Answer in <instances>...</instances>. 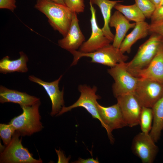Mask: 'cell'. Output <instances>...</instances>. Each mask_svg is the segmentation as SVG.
Wrapping results in <instances>:
<instances>
[{
	"label": "cell",
	"mask_w": 163,
	"mask_h": 163,
	"mask_svg": "<svg viewBox=\"0 0 163 163\" xmlns=\"http://www.w3.org/2000/svg\"><path fill=\"white\" fill-rule=\"evenodd\" d=\"M35 8L46 15L54 30L58 31L63 37L66 35L73 13L68 7L50 0H37Z\"/></svg>",
	"instance_id": "cell-1"
},
{
	"label": "cell",
	"mask_w": 163,
	"mask_h": 163,
	"mask_svg": "<svg viewBox=\"0 0 163 163\" xmlns=\"http://www.w3.org/2000/svg\"><path fill=\"white\" fill-rule=\"evenodd\" d=\"M40 101L31 106H20L22 113L11 120L9 123L21 136H31L43 128L39 112Z\"/></svg>",
	"instance_id": "cell-2"
},
{
	"label": "cell",
	"mask_w": 163,
	"mask_h": 163,
	"mask_svg": "<svg viewBox=\"0 0 163 163\" xmlns=\"http://www.w3.org/2000/svg\"><path fill=\"white\" fill-rule=\"evenodd\" d=\"M163 46V37L155 33L151 34L149 39L141 45L133 58L124 62L129 71L140 70L147 67L161 48Z\"/></svg>",
	"instance_id": "cell-3"
},
{
	"label": "cell",
	"mask_w": 163,
	"mask_h": 163,
	"mask_svg": "<svg viewBox=\"0 0 163 163\" xmlns=\"http://www.w3.org/2000/svg\"><path fill=\"white\" fill-rule=\"evenodd\" d=\"M70 52L73 56L71 66L77 64L80 59L83 57L91 58V62L100 64L110 67L120 63L126 62L128 59V56L122 53L119 49L110 44L92 52L84 53L77 50Z\"/></svg>",
	"instance_id": "cell-4"
},
{
	"label": "cell",
	"mask_w": 163,
	"mask_h": 163,
	"mask_svg": "<svg viewBox=\"0 0 163 163\" xmlns=\"http://www.w3.org/2000/svg\"><path fill=\"white\" fill-rule=\"evenodd\" d=\"M20 133H14L9 144L1 152L0 162L4 163H41L40 158H34L28 149L22 144V139H20Z\"/></svg>",
	"instance_id": "cell-5"
},
{
	"label": "cell",
	"mask_w": 163,
	"mask_h": 163,
	"mask_svg": "<svg viewBox=\"0 0 163 163\" xmlns=\"http://www.w3.org/2000/svg\"><path fill=\"white\" fill-rule=\"evenodd\" d=\"M123 62L107 69L114 83L112 86L113 94L116 98L120 95L133 93L139 78L132 75Z\"/></svg>",
	"instance_id": "cell-6"
},
{
	"label": "cell",
	"mask_w": 163,
	"mask_h": 163,
	"mask_svg": "<svg viewBox=\"0 0 163 163\" xmlns=\"http://www.w3.org/2000/svg\"><path fill=\"white\" fill-rule=\"evenodd\" d=\"M139 78L133 94L142 107L152 108L163 96V82Z\"/></svg>",
	"instance_id": "cell-7"
},
{
	"label": "cell",
	"mask_w": 163,
	"mask_h": 163,
	"mask_svg": "<svg viewBox=\"0 0 163 163\" xmlns=\"http://www.w3.org/2000/svg\"><path fill=\"white\" fill-rule=\"evenodd\" d=\"M80 95L78 99L73 104L67 107H63L59 112L56 115H61L76 107H81L85 108L93 118L97 119L101 122L98 113L97 100L101 97L96 94L97 88L94 86L91 87L86 85H80L78 87Z\"/></svg>",
	"instance_id": "cell-8"
},
{
	"label": "cell",
	"mask_w": 163,
	"mask_h": 163,
	"mask_svg": "<svg viewBox=\"0 0 163 163\" xmlns=\"http://www.w3.org/2000/svg\"><path fill=\"white\" fill-rule=\"evenodd\" d=\"M97 106L102 126L106 130L110 142L113 143L114 139L112 134V131L127 126L120 108L117 103L106 107L97 102Z\"/></svg>",
	"instance_id": "cell-9"
},
{
	"label": "cell",
	"mask_w": 163,
	"mask_h": 163,
	"mask_svg": "<svg viewBox=\"0 0 163 163\" xmlns=\"http://www.w3.org/2000/svg\"><path fill=\"white\" fill-rule=\"evenodd\" d=\"M149 133H139L133 139L131 149L143 163H153L158 149Z\"/></svg>",
	"instance_id": "cell-10"
},
{
	"label": "cell",
	"mask_w": 163,
	"mask_h": 163,
	"mask_svg": "<svg viewBox=\"0 0 163 163\" xmlns=\"http://www.w3.org/2000/svg\"><path fill=\"white\" fill-rule=\"evenodd\" d=\"M91 17L90 20L91 33L88 39L84 42L80 47L79 51L88 53L94 51L110 44L111 42L104 35L102 30L97 24L96 9L89 2Z\"/></svg>",
	"instance_id": "cell-11"
},
{
	"label": "cell",
	"mask_w": 163,
	"mask_h": 163,
	"mask_svg": "<svg viewBox=\"0 0 163 163\" xmlns=\"http://www.w3.org/2000/svg\"><path fill=\"white\" fill-rule=\"evenodd\" d=\"M127 126L133 127L139 124L142 107L133 93L116 97Z\"/></svg>",
	"instance_id": "cell-12"
},
{
	"label": "cell",
	"mask_w": 163,
	"mask_h": 163,
	"mask_svg": "<svg viewBox=\"0 0 163 163\" xmlns=\"http://www.w3.org/2000/svg\"><path fill=\"white\" fill-rule=\"evenodd\" d=\"M62 77L61 75L58 79L51 82L44 81L33 75H30L29 79L42 86L49 96L52 103V110L50 115L53 116L57 115L64 106L63 98L64 88L62 91L59 90V82Z\"/></svg>",
	"instance_id": "cell-13"
},
{
	"label": "cell",
	"mask_w": 163,
	"mask_h": 163,
	"mask_svg": "<svg viewBox=\"0 0 163 163\" xmlns=\"http://www.w3.org/2000/svg\"><path fill=\"white\" fill-rule=\"evenodd\" d=\"M77 14L73 12L72 19L66 35L58 40L59 46L69 52L77 50L85 41V37L79 27Z\"/></svg>",
	"instance_id": "cell-14"
},
{
	"label": "cell",
	"mask_w": 163,
	"mask_h": 163,
	"mask_svg": "<svg viewBox=\"0 0 163 163\" xmlns=\"http://www.w3.org/2000/svg\"><path fill=\"white\" fill-rule=\"evenodd\" d=\"M128 71L139 78L163 82V46L147 67L140 70Z\"/></svg>",
	"instance_id": "cell-15"
},
{
	"label": "cell",
	"mask_w": 163,
	"mask_h": 163,
	"mask_svg": "<svg viewBox=\"0 0 163 163\" xmlns=\"http://www.w3.org/2000/svg\"><path fill=\"white\" fill-rule=\"evenodd\" d=\"M136 23H130L129 21L120 12L116 10L111 16L109 23V26L114 27L116 33L112 45L119 49L128 31L133 28Z\"/></svg>",
	"instance_id": "cell-16"
},
{
	"label": "cell",
	"mask_w": 163,
	"mask_h": 163,
	"mask_svg": "<svg viewBox=\"0 0 163 163\" xmlns=\"http://www.w3.org/2000/svg\"><path fill=\"white\" fill-rule=\"evenodd\" d=\"M40 101L39 98L30 95L26 92L0 86V102L2 104L12 102L20 106H28L33 105Z\"/></svg>",
	"instance_id": "cell-17"
},
{
	"label": "cell",
	"mask_w": 163,
	"mask_h": 163,
	"mask_svg": "<svg viewBox=\"0 0 163 163\" xmlns=\"http://www.w3.org/2000/svg\"><path fill=\"white\" fill-rule=\"evenodd\" d=\"M149 24L144 21L136 23L131 32L126 36L119 48L123 53H129L132 46L138 40L145 38L149 33Z\"/></svg>",
	"instance_id": "cell-18"
},
{
	"label": "cell",
	"mask_w": 163,
	"mask_h": 163,
	"mask_svg": "<svg viewBox=\"0 0 163 163\" xmlns=\"http://www.w3.org/2000/svg\"><path fill=\"white\" fill-rule=\"evenodd\" d=\"M123 2L122 0H90L89 2L92 5H96L100 8L104 21V26L101 29L105 36L111 42H113L114 37L109 25L111 10L117 4Z\"/></svg>",
	"instance_id": "cell-19"
},
{
	"label": "cell",
	"mask_w": 163,
	"mask_h": 163,
	"mask_svg": "<svg viewBox=\"0 0 163 163\" xmlns=\"http://www.w3.org/2000/svg\"><path fill=\"white\" fill-rule=\"evenodd\" d=\"M20 57L16 59L11 60L8 56L0 61V72L4 74L15 72L25 73L28 71L27 62L28 59L22 51L19 52Z\"/></svg>",
	"instance_id": "cell-20"
},
{
	"label": "cell",
	"mask_w": 163,
	"mask_h": 163,
	"mask_svg": "<svg viewBox=\"0 0 163 163\" xmlns=\"http://www.w3.org/2000/svg\"><path fill=\"white\" fill-rule=\"evenodd\" d=\"M152 108L153 121L152 129L149 134L156 142L159 140L163 130V96Z\"/></svg>",
	"instance_id": "cell-21"
},
{
	"label": "cell",
	"mask_w": 163,
	"mask_h": 163,
	"mask_svg": "<svg viewBox=\"0 0 163 163\" xmlns=\"http://www.w3.org/2000/svg\"><path fill=\"white\" fill-rule=\"evenodd\" d=\"M114 8L121 13L129 21H134L136 23L145 21L146 18L135 4L125 5L118 3Z\"/></svg>",
	"instance_id": "cell-22"
},
{
	"label": "cell",
	"mask_w": 163,
	"mask_h": 163,
	"mask_svg": "<svg viewBox=\"0 0 163 163\" xmlns=\"http://www.w3.org/2000/svg\"><path fill=\"white\" fill-rule=\"evenodd\" d=\"M153 121V114L152 108L142 107L139 123L142 132L149 134L152 129Z\"/></svg>",
	"instance_id": "cell-23"
},
{
	"label": "cell",
	"mask_w": 163,
	"mask_h": 163,
	"mask_svg": "<svg viewBox=\"0 0 163 163\" xmlns=\"http://www.w3.org/2000/svg\"><path fill=\"white\" fill-rule=\"evenodd\" d=\"M15 131L13 126L9 123L0 124V136L5 146L11 142Z\"/></svg>",
	"instance_id": "cell-24"
},
{
	"label": "cell",
	"mask_w": 163,
	"mask_h": 163,
	"mask_svg": "<svg viewBox=\"0 0 163 163\" xmlns=\"http://www.w3.org/2000/svg\"><path fill=\"white\" fill-rule=\"evenodd\" d=\"M135 4L146 18H150L156 8L150 0H134Z\"/></svg>",
	"instance_id": "cell-25"
},
{
	"label": "cell",
	"mask_w": 163,
	"mask_h": 163,
	"mask_svg": "<svg viewBox=\"0 0 163 163\" xmlns=\"http://www.w3.org/2000/svg\"><path fill=\"white\" fill-rule=\"evenodd\" d=\"M65 5L73 12L79 14L84 11V0H65Z\"/></svg>",
	"instance_id": "cell-26"
},
{
	"label": "cell",
	"mask_w": 163,
	"mask_h": 163,
	"mask_svg": "<svg viewBox=\"0 0 163 163\" xmlns=\"http://www.w3.org/2000/svg\"><path fill=\"white\" fill-rule=\"evenodd\" d=\"M151 24H154L163 21V5L156 8L151 18Z\"/></svg>",
	"instance_id": "cell-27"
},
{
	"label": "cell",
	"mask_w": 163,
	"mask_h": 163,
	"mask_svg": "<svg viewBox=\"0 0 163 163\" xmlns=\"http://www.w3.org/2000/svg\"><path fill=\"white\" fill-rule=\"evenodd\" d=\"M149 33H155L163 37V21L154 24H149Z\"/></svg>",
	"instance_id": "cell-28"
},
{
	"label": "cell",
	"mask_w": 163,
	"mask_h": 163,
	"mask_svg": "<svg viewBox=\"0 0 163 163\" xmlns=\"http://www.w3.org/2000/svg\"><path fill=\"white\" fill-rule=\"evenodd\" d=\"M16 0H0V8L13 11L16 8Z\"/></svg>",
	"instance_id": "cell-29"
},
{
	"label": "cell",
	"mask_w": 163,
	"mask_h": 163,
	"mask_svg": "<svg viewBox=\"0 0 163 163\" xmlns=\"http://www.w3.org/2000/svg\"><path fill=\"white\" fill-rule=\"evenodd\" d=\"M73 163H99L97 158L94 159L93 158H89L86 159H83L79 158L78 159L75 161Z\"/></svg>",
	"instance_id": "cell-30"
},
{
	"label": "cell",
	"mask_w": 163,
	"mask_h": 163,
	"mask_svg": "<svg viewBox=\"0 0 163 163\" xmlns=\"http://www.w3.org/2000/svg\"><path fill=\"white\" fill-rule=\"evenodd\" d=\"M156 8L160 6L162 0H150Z\"/></svg>",
	"instance_id": "cell-31"
},
{
	"label": "cell",
	"mask_w": 163,
	"mask_h": 163,
	"mask_svg": "<svg viewBox=\"0 0 163 163\" xmlns=\"http://www.w3.org/2000/svg\"><path fill=\"white\" fill-rule=\"evenodd\" d=\"M50 0L58 4L65 5V0Z\"/></svg>",
	"instance_id": "cell-32"
},
{
	"label": "cell",
	"mask_w": 163,
	"mask_h": 163,
	"mask_svg": "<svg viewBox=\"0 0 163 163\" xmlns=\"http://www.w3.org/2000/svg\"><path fill=\"white\" fill-rule=\"evenodd\" d=\"M163 5V0H162L160 6Z\"/></svg>",
	"instance_id": "cell-33"
}]
</instances>
